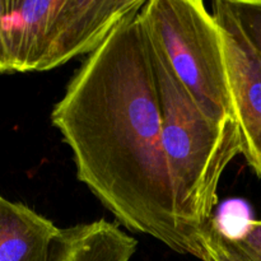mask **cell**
Segmentation results:
<instances>
[{"instance_id":"cell-1","label":"cell","mask_w":261,"mask_h":261,"mask_svg":"<svg viewBox=\"0 0 261 261\" xmlns=\"http://www.w3.org/2000/svg\"><path fill=\"white\" fill-rule=\"evenodd\" d=\"M139 12L120 22L74 71L51 124L70 149L76 178L121 226L203 260L200 239L176 203Z\"/></svg>"},{"instance_id":"cell-2","label":"cell","mask_w":261,"mask_h":261,"mask_svg":"<svg viewBox=\"0 0 261 261\" xmlns=\"http://www.w3.org/2000/svg\"><path fill=\"white\" fill-rule=\"evenodd\" d=\"M147 38L176 203L186 226L201 240L206 224L214 218L222 176L242 153L240 127L236 120L219 122L206 116L176 78L160 48Z\"/></svg>"},{"instance_id":"cell-3","label":"cell","mask_w":261,"mask_h":261,"mask_svg":"<svg viewBox=\"0 0 261 261\" xmlns=\"http://www.w3.org/2000/svg\"><path fill=\"white\" fill-rule=\"evenodd\" d=\"M145 0H8L12 73L47 71L93 53Z\"/></svg>"},{"instance_id":"cell-4","label":"cell","mask_w":261,"mask_h":261,"mask_svg":"<svg viewBox=\"0 0 261 261\" xmlns=\"http://www.w3.org/2000/svg\"><path fill=\"white\" fill-rule=\"evenodd\" d=\"M139 18L201 111L214 121L236 120L222 31L204 2L145 0Z\"/></svg>"},{"instance_id":"cell-5","label":"cell","mask_w":261,"mask_h":261,"mask_svg":"<svg viewBox=\"0 0 261 261\" xmlns=\"http://www.w3.org/2000/svg\"><path fill=\"white\" fill-rule=\"evenodd\" d=\"M213 14L223 38L229 89L247 165L261 178V53L226 0H214Z\"/></svg>"},{"instance_id":"cell-6","label":"cell","mask_w":261,"mask_h":261,"mask_svg":"<svg viewBox=\"0 0 261 261\" xmlns=\"http://www.w3.org/2000/svg\"><path fill=\"white\" fill-rule=\"evenodd\" d=\"M138 241L107 219L59 228L47 261H130Z\"/></svg>"},{"instance_id":"cell-7","label":"cell","mask_w":261,"mask_h":261,"mask_svg":"<svg viewBox=\"0 0 261 261\" xmlns=\"http://www.w3.org/2000/svg\"><path fill=\"white\" fill-rule=\"evenodd\" d=\"M58 231L48 218L0 196V261H47Z\"/></svg>"},{"instance_id":"cell-8","label":"cell","mask_w":261,"mask_h":261,"mask_svg":"<svg viewBox=\"0 0 261 261\" xmlns=\"http://www.w3.org/2000/svg\"><path fill=\"white\" fill-rule=\"evenodd\" d=\"M200 241L203 261H250L237 249L233 241L222 232L216 218L206 224Z\"/></svg>"},{"instance_id":"cell-9","label":"cell","mask_w":261,"mask_h":261,"mask_svg":"<svg viewBox=\"0 0 261 261\" xmlns=\"http://www.w3.org/2000/svg\"><path fill=\"white\" fill-rule=\"evenodd\" d=\"M246 35L261 53V0H226Z\"/></svg>"},{"instance_id":"cell-10","label":"cell","mask_w":261,"mask_h":261,"mask_svg":"<svg viewBox=\"0 0 261 261\" xmlns=\"http://www.w3.org/2000/svg\"><path fill=\"white\" fill-rule=\"evenodd\" d=\"M250 261H261V221H249L237 239H231Z\"/></svg>"},{"instance_id":"cell-11","label":"cell","mask_w":261,"mask_h":261,"mask_svg":"<svg viewBox=\"0 0 261 261\" xmlns=\"http://www.w3.org/2000/svg\"><path fill=\"white\" fill-rule=\"evenodd\" d=\"M8 12V0H0V74H9L10 70L9 54H8L7 33H5L4 19Z\"/></svg>"}]
</instances>
